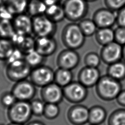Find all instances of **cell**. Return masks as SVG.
Returning a JSON list of instances; mask_svg holds the SVG:
<instances>
[{
  "mask_svg": "<svg viewBox=\"0 0 125 125\" xmlns=\"http://www.w3.org/2000/svg\"><path fill=\"white\" fill-rule=\"evenodd\" d=\"M95 87L96 94L98 98L107 102L115 100L123 89L121 82L106 74L101 76Z\"/></svg>",
  "mask_w": 125,
  "mask_h": 125,
  "instance_id": "cell-1",
  "label": "cell"
},
{
  "mask_svg": "<svg viewBox=\"0 0 125 125\" xmlns=\"http://www.w3.org/2000/svg\"><path fill=\"white\" fill-rule=\"evenodd\" d=\"M61 40L66 48L77 50L84 45L85 36L82 32L78 23L71 22L66 24L63 28Z\"/></svg>",
  "mask_w": 125,
  "mask_h": 125,
  "instance_id": "cell-2",
  "label": "cell"
},
{
  "mask_svg": "<svg viewBox=\"0 0 125 125\" xmlns=\"http://www.w3.org/2000/svg\"><path fill=\"white\" fill-rule=\"evenodd\" d=\"M88 2L85 0H64L62 4L65 19L77 22L85 18L88 12Z\"/></svg>",
  "mask_w": 125,
  "mask_h": 125,
  "instance_id": "cell-3",
  "label": "cell"
},
{
  "mask_svg": "<svg viewBox=\"0 0 125 125\" xmlns=\"http://www.w3.org/2000/svg\"><path fill=\"white\" fill-rule=\"evenodd\" d=\"M7 115L11 122L22 125L27 123L33 116L30 102L17 101L7 109Z\"/></svg>",
  "mask_w": 125,
  "mask_h": 125,
  "instance_id": "cell-4",
  "label": "cell"
},
{
  "mask_svg": "<svg viewBox=\"0 0 125 125\" xmlns=\"http://www.w3.org/2000/svg\"><path fill=\"white\" fill-rule=\"evenodd\" d=\"M31 70L23 58L6 63L5 75L10 81L16 83L27 79Z\"/></svg>",
  "mask_w": 125,
  "mask_h": 125,
  "instance_id": "cell-5",
  "label": "cell"
},
{
  "mask_svg": "<svg viewBox=\"0 0 125 125\" xmlns=\"http://www.w3.org/2000/svg\"><path fill=\"white\" fill-rule=\"evenodd\" d=\"M32 32L37 37H53L57 31V23L45 15L32 18Z\"/></svg>",
  "mask_w": 125,
  "mask_h": 125,
  "instance_id": "cell-6",
  "label": "cell"
},
{
  "mask_svg": "<svg viewBox=\"0 0 125 125\" xmlns=\"http://www.w3.org/2000/svg\"><path fill=\"white\" fill-rule=\"evenodd\" d=\"M63 98L73 104H79L87 97V88L78 81L72 82L62 88Z\"/></svg>",
  "mask_w": 125,
  "mask_h": 125,
  "instance_id": "cell-7",
  "label": "cell"
},
{
  "mask_svg": "<svg viewBox=\"0 0 125 125\" xmlns=\"http://www.w3.org/2000/svg\"><path fill=\"white\" fill-rule=\"evenodd\" d=\"M29 80L37 87L42 88L54 82V71L44 64L32 69Z\"/></svg>",
  "mask_w": 125,
  "mask_h": 125,
  "instance_id": "cell-8",
  "label": "cell"
},
{
  "mask_svg": "<svg viewBox=\"0 0 125 125\" xmlns=\"http://www.w3.org/2000/svg\"><path fill=\"white\" fill-rule=\"evenodd\" d=\"M36 86L27 79L15 83L11 92L17 101L30 102L36 93Z\"/></svg>",
  "mask_w": 125,
  "mask_h": 125,
  "instance_id": "cell-9",
  "label": "cell"
},
{
  "mask_svg": "<svg viewBox=\"0 0 125 125\" xmlns=\"http://www.w3.org/2000/svg\"><path fill=\"white\" fill-rule=\"evenodd\" d=\"M80 62V57L75 50L66 48L58 55L56 64L58 67L70 70L76 68Z\"/></svg>",
  "mask_w": 125,
  "mask_h": 125,
  "instance_id": "cell-10",
  "label": "cell"
},
{
  "mask_svg": "<svg viewBox=\"0 0 125 125\" xmlns=\"http://www.w3.org/2000/svg\"><path fill=\"white\" fill-rule=\"evenodd\" d=\"M99 55L102 62L110 65L122 60V46L114 41L102 46Z\"/></svg>",
  "mask_w": 125,
  "mask_h": 125,
  "instance_id": "cell-11",
  "label": "cell"
},
{
  "mask_svg": "<svg viewBox=\"0 0 125 125\" xmlns=\"http://www.w3.org/2000/svg\"><path fill=\"white\" fill-rule=\"evenodd\" d=\"M40 95L45 103L59 104L63 99L62 87L53 82L41 88Z\"/></svg>",
  "mask_w": 125,
  "mask_h": 125,
  "instance_id": "cell-12",
  "label": "cell"
},
{
  "mask_svg": "<svg viewBox=\"0 0 125 125\" xmlns=\"http://www.w3.org/2000/svg\"><path fill=\"white\" fill-rule=\"evenodd\" d=\"M92 19L98 28H111L116 23V13L106 7L100 8L94 12Z\"/></svg>",
  "mask_w": 125,
  "mask_h": 125,
  "instance_id": "cell-13",
  "label": "cell"
},
{
  "mask_svg": "<svg viewBox=\"0 0 125 125\" xmlns=\"http://www.w3.org/2000/svg\"><path fill=\"white\" fill-rule=\"evenodd\" d=\"M88 112L87 106L80 104H74L68 109L66 117L72 125H84L88 123Z\"/></svg>",
  "mask_w": 125,
  "mask_h": 125,
  "instance_id": "cell-14",
  "label": "cell"
},
{
  "mask_svg": "<svg viewBox=\"0 0 125 125\" xmlns=\"http://www.w3.org/2000/svg\"><path fill=\"white\" fill-rule=\"evenodd\" d=\"M101 77L98 68L84 66L78 72V81L87 89L95 86Z\"/></svg>",
  "mask_w": 125,
  "mask_h": 125,
  "instance_id": "cell-15",
  "label": "cell"
},
{
  "mask_svg": "<svg viewBox=\"0 0 125 125\" xmlns=\"http://www.w3.org/2000/svg\"><path fill=\"white\" fill-rule=\"evenodd\" d=\"M12 20L15 33L22 35H30L32 32V19L26 13L15 15Z\"/></svg>",
  "mask_w": 125,
  "mask_h": 125,
  "instance_id": "cell-16",
  "label": "cell"
},
{
  "mask_svg": "<svg viewBox=\"0 0 125 125\" xmlns=\"http://www.w3.org/2000/svg\"><path fill=\"white\" fill-rule=\"evenodd\" d=\"M57 47V42L53 37H37L35 39V50L45 58L53 55Z\"/></svg>",
  "mask_w": 125,
  "mask_h": 125,
  "instance_id": "cell-17",
  "label": "cell"
},
{
  "mask_svg": "<svg viewBox=\"0 0 125 125\" xmlns=\"http://www.w3.org/2000/svg\"><path fill=\"white\" fill-rule=\"evenodd\" d=\"M15 47L24 56L35 50V39L30 35H22L15 34L11 39Z\"/></svg>",
  "mask_w": 125,
  "mask_h": 125,
  "instance_id": "cell-18",
  "label": "cell"
},
{
  "mask_svg": "<svg viewBox=\"0 0 125 125\" xmlns=\"http://www.w3.org/2000/svg\"><path fill=\"white\" fill-rule=\"evenodd\" d=\"M107 112L105 108L99 105H95L89 108L88 123L92 125H100L106 119Z\"/></svg>",
  "mask_w": 125,
  "mask_h": 125,
  "instance_id": "cell-19",
  "label": "cell"
},
{
  "mask_svg": "<svg viewBox=\"0 0 125 125\" xmlns=\"http://www.w3.org/2000/svg\"><path fill=\"white\" fill-rule=\"evenodd\" d=\"M106 75L111 78L122 81L125 79V62L123 60L108 65Z\"/></svg>",
  "mask_w": 125,
  "mask_h": 125,
  "instance_id": "cell-20",
  "label": "cell"
},
{
  "mask_svg": "<svg viewBox=\"0 0 125 125\" xmlns=\"http://www.w3.org/2000/svg\"><path fill=\"white\" fill-rule=\"evenodd\" d=\"M94 35L96 42L102 46L114 42V31L111 27L98 28Z\"/></svg>",
  "mask_w": 125,
  "mask_h": 125,
  "instance_id": "cell-21",
  "label": "cell"
},
{
  "mask_svg": "<svg viewBox=\"0 0 125 125\" xmlns=\"http://www.w3.org/2000/svg\"><path fill=\"white\" fill-rule=\"evenodd\" d=\"M72 70L58 67L54 71V82L62 87H64L73 82Z\"/></svg>",
  "mask_w": 125,
  "mask_h": 125,
  "instance_id": "cell-22",
  "label": "cell"
},
{
  "mask_svg": "<svg viewBox=\"0 0 125 125\" xmlns=\"http://www.w3.org/2000/svg\"><path fill=\"white\" fill-rule=\"evenodd\" d=\"M44 15L56 23L65 19L62 6L60 3L47 6Z\"/></svg>",
  "mask_w": 125,
  "mask_h": 125,
  "instance_id": "cell-23",
  "label": "cell"
},
{
  "mask_svg": "<svg viewBox=\"0 0 125 125\" xmlns=\"http://www.w3.org/2000/svg\"><path fill=\"white\" fill-rule=\"evenodd\" d=\"M47 6L42 0H30L26 11L31 17L44 15Z\"/></svg>",
  "mask_w": 125,
  "mask_h": 125,
  "instance_id": "cell-24",
  "label": "cell"
},
{
  "mask_svg": "<svg viewBox=\"0 0 125 125\" xmlns=\"http://www.w3.org/2000/svg\"><path fill=\"white\" fill-rule=\"evenodd\" d=\"M28 1V0H8L6 8L9 13L14 16L26 11Z\"/></svg>",
  "mask_w": 125,
  "mask_h": 125,
  "instance_id": "cell-25",
  "label": "cell"
},
{
  "mask_svg": "<svg viewBox=\"0 0 125 125\" xmlns=\"http://www.w3.org/2000/svg\"><path fill=\"white\" fill-rule=\"evenodd\" d=\"M15 34L12 20L0 17V38L11 40Z\"/></svg>",
  "mask_w": 125,
  "mask_h": 125,
  "instance_id": "cell-26",
  "label": "cell"
},
{
  "mask_svg": "<svg viewBox=\"0 0 125 125\" xmlns=\"http://www.w3.org/2000/svg\"><path fill=\"white\" fill-rule=\"evenodd\" d=\"M15 48L11 40L0 38V60L6 62Z\"/></svg>",
  "mask_w": 125,
  "mask_h": 125,
  "instance_id": "cell-27",
  "label": "cell"
},
{
  "mask_svg": "<svg viewBox=\"0 0 125 125\" xmlns=\"http://www.w3.org/2000/svg\"><path fill=\"white\" fill-rule=\"evenodd\" d=\"M24 59L27 64L33 68L44 64L46 58L34 50L24 56Z\"/></svg>",
  "mask_w": 125,
  "mask_h": 125,
  "instance_id": "cell-28",
  "label": "cell"
},
{
  "mask_svg": "<svg viewBox=\"0 0 125 125\" xmlns=\"http://www.w3.org/2000/svg\"><path fill=\"white\" fill-rule=\"evenodd\" d=\"M78 24L85 37L95 35L98 28L92 19H83L78 22Z\"/></svg>",
  "mask_w": 125,
  "mask_h": 125,
  "instance_id": "cell-29",
  "label": "cell"
},
{
  "mask_svg": "<svg viewBox=\"0 0 125 125\" xmlns=\"http://www.w3.org/2000/svg\"><path fill=\"white\" fill-rule=\"evenodd\" d=\"M107 125H125V108L113 111L107 119Z\"/></svg>",
  "mask_w": 125,
  "mask_h": 125,
  "instance_id": "cell-30",
  "label": "cell"
},
{
  "mask_svg": "<svg viewBox=\"0 0 125 125\" xmlns=\"http://www.w3.org/2000/svg\"><path fill=\"white\" fill-rule=\"evenodd\" d=\"M60 113L58 104L45 103L43 116L46 119L52 120L57 118Z\"/></svg>",
  "mask_w": 125,
  "mask_h": 125,
  "instance_id": "cell-31",
  "label": "cell"
},
{
  "mask_svg": "<svg viewBox=\"0 0 125 125\" xmlns=\"http://www.w3.org/2000/svg\"><path fill=\"white\" fill-rule=\"evenodd\" d=\"M102 62L99 54L94 52H89L85 54L83 59L85 66L98 68Z\"/></svg>",
  "mask_w": 125,
  "mask_h": 125,
  "instance_id": "cell-32",
  "label": "cell"
},
{
  "mask_svg": "<svg viewBox=\"0 0 125 125\" xmlns=\"http://www.w3.org/2000/svg\"><path fill=\"white\" fill-rule=\"evenodd\" d=\"M30 104L33 115L37 117L43 116L45 103L42 99H33L30 102Z\"/></svg>",
  "mask_w": 125,
  "mask_h": 125,
  "instance_id": "cell-33",
  "label": "cell"
},
{
  "mask_svg": "<svg viewBox=\"0 0 125 125\" xmlns=\"http://www.w3.org/2000/svg\"><path fill=\"white\" fill-rule=\"evenodd\" d=\"M17 101L16 98L11 91L3 93L0 97L1 104L7 109L12 106Z\"/></svg>",
  "mask_w": 125,
  "mask_h": 125,
  "instance_id": "cell-34",
  "label": "cell"
},
{
  "mask_svg": "<svg viewBox=\"0 0 125 125\" xmlns=\"http://www.w3.org/2000/svg\"><path fill=\"white\" fill-rule=\"evenodd\" d=\"M105 7L113 11L117 12L125 6V0H104Z\"/></svg>",
  "mask_w": 125,
  "mask_h": 125,
  "instance_id": "cell-35",
  "label": "cell"
},
{
  "mask_svg": "<svg viewBox=\"0 0 125 125\" xmlns=\"http://www.w3.org/2000/svg\"><path fill=\"white\" fill-rule=\"evenodd\" d=\"M114 41L123 46L125 44V27L118 26L114 30Z\"/></svg>",
  "mask_w": 125,
  "mask_h": 125,
  "instance_id": "cell-36",
  "label": "cell"
},
{
  "mask_svg": "<svg viewBox=\"0 0 125 125\" xmlns=\"http://www.w3.org/2000/svg\"><path fill=\"white\" fill-rule=\"evenodd\" d=\"M116 24L118 26L125 27V6L117 12Z\"/></svg>",
  "mask_w": 125,
  "mask_h": 125,
  "instance_id": "cell-37",
  "label": "cell"
},
{
  "mask_svg": "<svg viewBox=\"0 0 125 125\" xmlns=\"http://www.w3.org/2000/svg\"><path fill=\"white\" fill-rule=\"evenodd\" d=\"M115 100L119 105L125 107V89L121 91Z\"/></svg>",
  "mask_w": 125,
  "mask_h": 125,
  "instance_id": "cell-38",
  "label": "cell"
},
{
  "mask_svg": "<svg viewBox=\"0 0 125 125\" xmlns=\"http://www.w3.org/2000/svg\"><path fill=\"white\" fill-rule=\"evenodd\" d=\"M47 6L60 3L61 0H42Z\"/></svg>",
  "mask_w": 125,
  "mask_h": 125,
  "instance_id": "cell-39",
  "label": "cell"
},
{
  "mask_svg": "<svg viewBox=\"0 0 125 125\" xmlns=\"http://www.w3.org/2000/svg\"><path fill=\"white\" fill-rule=\"evenodd\" d=\"M27 125H45L43 122L39 121H33L28 123Z\"/></svg>",
  "mask_w": 125,
  "mask_h": 125,
  "instance_id": "cell-40",
  "label": "cell"
},
{
  "mask_svg": "<svg viewBox=\"0 0 125 125\" xmlns=\"http://www.w3.org/2000/svg\"><path fill=\"white\" fill-rule=\"evenodd\" d=\"M122 60L125 62V44L122 46Z\"/></svg>",
  "mask_w": 125,
  "mask_h": 125,
  "instance_id": "cell-41",
  "label": "cell"
},
{
  "mask_svg": "<svg viewBox=\"0 0 125 125\" xmlns=\"http://www.w3.org/2000/svg\"><path fill=\"white\" fill-rule=\"evenodd\" d=\"M8 125H24L22 124H18V123H12L11 122L10 124H9Z\"/></svg>",
  "mask_w": 125,
  "mask_h": 125,
  "instance_id": "cell-42",
  "label": "cell"
},
{
  "mask_svg": "<svg viewBox=\"0 0 125 125\" xmlns=\"http://www.w3.org/2000/svg\"><path fill=\"white\" fill-rule=\"evenodd\" d=\"M87 2H94L96 1L97 0H85Z\"/></svg>",
  "mask_w": 125,
  "mask_h": 125,
  "instance_id": "cell-43",
  "label": "cell"
},
{
  "mask_svg": "<svg viewBox=\"0 0 125 125\" xmlns=\"http://www.w3.org/2000/svg\"><path fill=\"white\" fill-rule=\"evenodd\" d=\"M8 0H0V1L2 2H7Z\"/></svg>",
  "mask_w": 125,
  "mask_h": 125,
  "instance_id": "cell-44",
  "label": "cell"
},
{
  "mask_svg": "<svg viewBox=\"0 0 125 125\" xmlns=\"http://www.w3.org/2000/svg\"><path fill=\"white\" fill-rule=\"evenodd\" d=\"M88 125H92V124H89Z\"/></svg>",
  "mask_w": 125,
  "mask_h": 125,
  "instance_id": "cell-45",
  "label": "cell"
},
{
  "mask_svg": "<svg viewBox=\"0 0 125 125\" xmlns=\"http://www.w3.org/2000/svg\"><path fill=\"white\" fill-rule=\"evenodd\" d=\"M0 125H2V124H0Z\"/></svg>",
  "mask_w": 125,
  "mask_h": 125,
  "instance_id": "cell-46",
  "label": "cell"
}]
</instances>
